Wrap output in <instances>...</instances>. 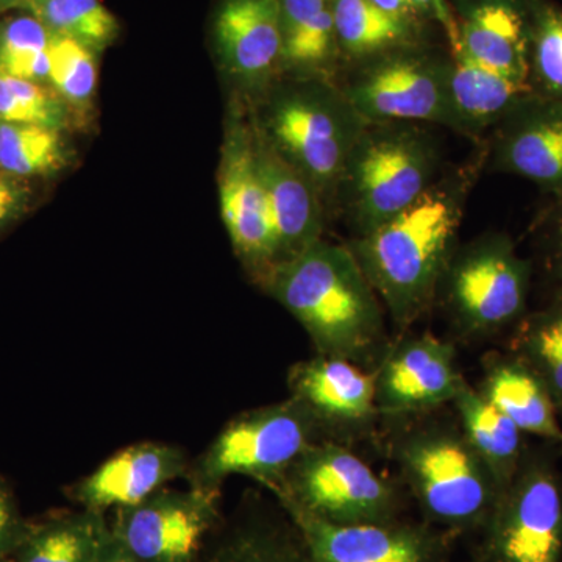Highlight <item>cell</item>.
<instances>
[{"instance_id": "obj_21", "label": "cell", "mask_w": 562, "mask_h": 562, "mask_svg": "<svg viewBox=\"0 0 562 562\" xmlns=\"http://www.w3.org/2000/svg\"><path fill=\"white\" fill-rule=\"evenodd\" d=\"M530 91L527 85L517 83L457 52L452 54L447 85V128L475 144L482 143Z\"/></svg>"}, {"instance_id": "obj_27", "label": "cell", "mask_w": 562, "mask_h": 562, "mask_svg": "<svg viewBox=\"0 0 562 562\" xmlns=\"http://www.w3.org/2000/svg\"><path fill=\"white\" fill-rule=\"evenodd\" d=\"M512 353L546 384L562 424V286L553 288L549 302L516 325Z\"/></svg>"}, {"instance_id": "obj_11", "label": "cell", "mask_w": 562, "mask_h": 562, "mask_svg": "<svg viewBox=\"0 0 562 562\" xmlns=\"http://www.w3.org/2000/svg\"><path fill=\"white\" fill-rule=\"evenodd\" d=\"M217 491L161 490L117 509L114 538L138 562H194L217 517Z\"/></svg>"}, {"instance_id": "obj_8", "label": "cell", "mask_w": 562, "mask_h": 562, "mask_svg": "<svg viewBox=\"0 0 562 562\" xmlns=\"http://www.w3.org/2000/svg\"><path fill=\"white\" fill-rule=\"evenodd\" d=\"M554 452L549 443L527 447L482 528L479 562H562V480Z\"/></svg>"}, {"instance_id": "obj_35", "label": "cell", "mask_w": 562, "mask_h": 562, "mask_svg": "<svg viewBox=\"0 0 562 562\" xmlns=\"http://www.w3.org/2000/svg\"><path fill=\"white\" fill-rule=\"evenodd\" d=\"M31 525L22 519L9 487L0 483V560L14 557L31 530Z\"/></svg>"}, {"instance_id": "obj_17", "label": "cell", "mask_w": 562, "mask_h": 562, "mask_svg": "<svg viewBox=\"0 0 562 562\" xmlns=\"http://www.w3.org/2000/svg\"><path fill=\"white\" fill-rule=\"evenodd\" d=\"M251 127L255 160L260 172L277 239L279 265L322 239L327 209L319 192ZM277 265V266H279Z\"/></svg>"}, {"instance_id": "obj_14", "label": "cell", "mask_w": 562, "mask_h": 562, "mask_svg": "<svg viewBox=\"0 0 562 562\" xmlns=\"http://www.w3.org/2000/svg\"><path fill=\"white\" fill-rule=\"evenodd\" d=\"M486 171L531 181L562 194V102L527 92L484 139Z\"/></svg>"}, {"instance_id": "obj_19", "label": "cell", "mask_w": 562, "mask_h": 562, "mask_svg": "<svg viewBox=\"0 0 562 562\" xmlns=\"http://www.w3.org/2000/svg\"><path fill=\"white\" fill-rule=\"evenodd\" d=\"M225 68L255 90H266L280 68V0H227L216 22Z\"/></svg>"}, {"instance_id": "obj_7", "label": "cell", "mask_w": 562, "mask_h": 562, "mask_svg": "<svg viewBox=\"0 0 562 562\" xmlns=\"http://www.w3.org/2000/svg\"><path fill=\"white\" fill-rule=\"evenodd\" d=\"M452 55L417 41L344 65L336 85L366 122H416L447 127V85Z\"/></svg>"}, {"instance_id": "obj_5", "label": "cell", "mask_w": 562, "mask_h": 562, "mask_svg": "<svg viewBox=\"0 0 562 562\" xmlns=\"http://www.w3.org/2000/svg\"><path fill=\"white\" fill-rule=\"evenodd\" d=\"M395 457L432 527L482 531L502 491L461 428L441 422L413 428L397 439Z\"/></svg>"}, {"instance_id": "obj_25", "label": "cell", "mask_w": 562, "mask_h": 562, "mask_svg": "<svg viewBox=\"0 0 562 562\" xmlns=\"http://www.w3.org/2000/svg\"><path fill=\"white\" fill-rule=\"evenodd\" d=\"M111 527L103 513L83 509L31 525L14 562H94Z\"/></svg>"}, {"instance_id": "obj_10", "label": "cell", "mask_w": 562, "mask_h": 562, "mask_svg": "<svg viewBox=\"0 0 562 562\" xmlns=\"http://www.w3.org/2000/svg\"><path fill=\"white\" fill-rule=\"evenodd\" d=\"M319 422L295 398L244 413L220 432L203 454L198 486L217 491L232 475L273 486L313 446Z\"/></svg>"}, {"instance_id": "obj_20", "label": "cell", "mask_w": 562, "mask_h": 562, "mask_svg": "<svg viewBox=\"0 0 562 562\" xmlns=\"http://www.w3.org/2000/svg\"><path fill=\"white\" fill-rule=\"evenodd\" d=\"M458 27V52L528 87V0H471L462 7Z\"/></svg>"}, {"instance_id": "obj_1", "label": "cell", "mask_w": 562, "mask_h": 562, "mask_svg": "<svg viewBox=\"0 0 562 562\" xmlns=\"http://www.w3.org/2000/svg\"><path fill=\"white\" fill-rule=\"evenodd\" d=\"M486 143L460 165L446 166L439 179L397 216L349 247L397 327L406 328L435 303L453 251L465 205L486 171Z\"/></svg>"}, {"instance_id": "obj_33", "label": "cell", "mask_w": 562, "mask_h": 562, "mask_svg": "<svg viewBox=\"0 0 562 562\" xmlns=\"http://www.w3.org/2000/svg\"><path fill=\"white\" fill-rule=\"evenodd\" d=\"M306 553V552H305ZM214 562H310L295 543L262 528H250L233 536Z\"/></svg>"}, {"instance_id": "obj_26", "label": "cell", "mask_w": 562, "mask_h": 562, "mask_svg": "<svg viewBox=\"0 0 562 562\" xmlns=\"http://www.w3.org/2000/svg\"><path fill=\"white\" fill-rule=\"evenodd\" d=\"M331 10L344 65L417 41V25L384 13L371 0H331Z\"/></svg>"}, {"instance_id": "obj_40", "label": "cell", "mask_w": 562, "mask_h": 562, "mask_svg": "<svg viewBox=\"0 0 562 562\" xmlns=\"http://www.w3.org/2000/svg\"><path fill=\"white\" fill-rule=\"evenodd\" d=\"M3 562H14L13 557H11L10 560L3 561Z\"/></svg>"}, {"instance_id": "obj_39", "label": "cell", "mask_w": 562, "mask_h": 562, "mask_svg": "<svg viewBox=\"0 0 562 562\" xmlns=\"http://www.w3.org/2000/svg\"><path fill=\"white\" fill-rule=\"evenodd\" d=\"M18 199H20V195L14 190L13 184L5 179H0V227L13 216V211L18 206Z\"/></svg>"}, {"instance_id": "obj_31", "label": "cell", "mask_w": 562, "mask_h": 562, "mask_svg": "<svg viewBox=\"0 0 562 562\" xmlns=\"http://www.w3.org/2000/svg\"><path fill=\"white\" fill-rule=\"evenodd\" d=\"M54 33L35 16H20L0 27V72L32 81L49 79Z\"/></svg>"}, {"instance_id": "obj_16", "label": "cell", "mask_w": 562, "mask_h": 562, "mask_svg": "<svg viewBox=\"0 0 562 562\" xmlns=\"http://www.w3.org/2000/svg\"><path fill=\"white\" fill-rule=\"evenodd\" d=\"M292 398L302 403L319 425L361 431L380 416L375 376L355 362L317 355L290 372Z\"/></svg>"}, {"instance_id": "obj_3", "label": "cell", "mask_w": 562, "mask_h": 562, "mask_svg": "<svg viewBox=\"0 0 562 562\" xmlns=\"http://www.w3.org/2000/svg\"><path fill=\"white\" fill-rule=\"evenodd\" d=\"M438 139L416 122H368L336 190L335 210L353 238L397 216L441 176Z\"/></svg>"}, {"instance_id": "obj_23", "label": "cell", "mask_w": 562, "mask_h": 562, "mask_svg": "<svg viewBox=\"0 0 562 562\" xmlns=\"http://www.w3.org/2000/svg\"><path fill=\"white\" fill-rule=\"evenodd\" d=\"M280 68L336 83L344 66L331 0H280Z\"/></svg>"}, {"instance_id": "obj_37", "label": "cell", "mask_w": 562, "mask_h": 562, "mask_svg": "<svg viewBox=\"0 0 562 562\" xmlns=\"http://www.w3.org/2000/svg\"><path fill=\"white\" fill-rule=\"evenodd\" d=\"M371 2L383 10L384 13L391 14V16L403 22H408V24L417 25L419 18L414 13L408 0H371Z\"/></svg>"}, {"instance_id": "obj_18", "label": "cell", "mask_w": 562, "mask_h": 562, "mask_svg": "<svg viewBox=\"0 0 562 562\" xmlns=\"http://www.w3.org/2000/svg\"><path fill=\"white\" fill-rule=\"evenodd\" d=\"M184 465L183 453L176 447L136 443L103 462L76 487L74 495L91 512L131 508L180 476Z\"/></svg>"}, {"instance_id": "obj_29", "label": "cell", "mask_w": 562, "mask_h": 562, "mask_svg": "<svg viewBox=\"0 0 562 562\" xmlns=\"http://www.w3.org/2000/svg\"><path fill=\"white\" fill-rule=\"evenodd\" d=\"M16 5L32 11L54 35L91 50L103 49L116 36V20L101 0H16Z\"/></svg>"}, {"instance_id": "obj_30", "label": "cell", "mask_w": 562, "mask_h": 562, "mask_svg": "<svg viewBox=\"0 0 562 562\" xmlns=\"http://www.w3.org/2000/svg\"><path fill=\"white\" fill-rule=\"evenodd\" d=\"M63 161L57 131L0 121V169L29 177L54 171Z\"/></svg>"}, {"instance_id": "obj_4", "label": "cell", "mask_w": 562, "mask_h": 562, "mask_svg": "<svg viewBox=\"0 0 562 562\" xmlns=\"http://www.w3.org/2000/svg\"><path fill=\"white\" fill-rule=\"evenodd\" d=\"M251 125L335 209L347 157L368 125L338 85L299 79L272 90Z\"/></svg>"}, {"instance_id": "obj_24", "label": "cell", "mask_w": 562, "mask_h": 562, "mask_svg": "<svg viewBox=\"0 0 562 562\" xmlns=\"http://www.w3.org/2000/svg\"><path fill=\"white\" fill-rule=\"evenodd\" d=\"M453 405L462 435L490 469L501 491H505L519 471L528 447L524 432L468 382L462 384Z\"/></svg>"}, {"instance_id": "obj_28", "label": "cell", "mask_w": 562, "mask_h": 562, "mask_svg": "<svg viewBox=\"0 0 562 562\" xmlns=\"http://www.w3.org/2000/svg\"><path fill=\"white\" fill-rule=\"evenodd\" d=\"M528 87L535 94L562 102V7L552 0H528Z\"/></svg>"}, {"instance_id": "obj_9", "label": "cell", "mask_w": 562, "mask_h": 562, "mask_svg": "<svg viewBox=\"0 0 562 562\" xmlns=\"http://www.w3.org/2000/svg\"><path fill=\"white\" fill-rule=\"evenodd\" d=\"M272 490L280 501L333 524L397 520L398 495L387 480L346 447L313 443Z\"/></svg>"}, {"instance_id": "obj_6", "label": "cell", "mask_w": 562, "mask_h": 562, "mask_svg": "<svg viewBox=\"0 0 562 562\" xmlns=\"http://www.w3.org/2000/svg\"><path fill=\"white\" fill-rule=\"evenodd\" d=\"M532 262L520 257L506 233H484L458 244L436 291L462 335L487 338L527 314Z\"/></svg>"}, {"instance_id": "obj_32", "label": "cell", "mask_w": 562, "mask_h": 562, "mask_svg": "<svg viewBox=\"0 0 562 562\" xmlns=\"http://www.w3.org/2000/svg\"><path fill=\"white\" fill-rule=\"evenodd\" d=\"M49 80L63 99L72 105H87L98 83L92 50L79 41L52 36Z\"/></svg>"}, {"instance_id": "obj_15", "label": "cell", "mask_w": 562, "mask_h": 562, "mask_svg": "<svg viewBox=\"0 0 562 562\" xmlns=\"http://www.w3.org/2000/svg\"><path fill=\"white\" fill-rule=\"evenodd\" d=\"M301 531L310 562H443L441 532L402 524L328 522L281 501Z\"/></svg>"}, {"instance_id": "obj_41", "label": "cell", "mask_w": 562, "mask_h": 562, "mask_svg": "<svg viewBox=\"0 0 562 562\" xmlns=\"http://www.w3.org/2000/svg\"><path fill=\"white\" fill-rule=\"evenodd\" d=\"M9 560H10V558H9ZM3 561H7V560H0V562H3Z\"/></svg>"}, {"instance_id": "obj_38", "label": "cell", "mask_w": 562, "mask_h": 562, "mask_svg": "<svg viewBox=\"0 0 562 562\" xmlns=\"http://www.w3.org/2000/svg\"><path fill=\"white\" fill-rule=\"evenodd\" d=\"M94 562H138L131 553L127 552L124 546L116 538L113 532H110L109 539L99 552L98 558Z\"/></svg>"}, {"instance_id": "obj_12", "label": "cell", "mask_w": 562, "mask_h": 562, "mask_svg": "<svg viewBox=\"0 0 562 562\" xmlns=\"http://www.w3.org/2000/svg\"><path fill=\"white\" fill-rule=\"evenodd\" d=\"M236 124L222 155V221L236 254L262 284L279 265L277 239L268 194L255 160L251 127Z\"/></svg>"}, {"instance_id": "obj_13", "label": "cell", "mask_w": 562, "mask_h": 562, "mask_svg": "<svg viewBox=\"0 0 562 562\" xmlns=\"http://www.w3.org/2000/svg\"><path fill=\"white\" fill-rule=\"evenodd\" d=\"M373 376L376 409L387 417L414 416L453 403L465 382L452 344L431 333L386 349Z\"/></svg>"}, {"instance_id": "obj_36", "label": "cell", "mask_w": 562, "mask_h": 562, "mask_svg": "<svg viewBox=\"0 0 562 562\" xmlns=\"http://www.w3.org/2000/svg\"><path fill=\"white\" fill-rule=\"evenodd\" d=\"M408 3L417 18H428L441 25L450 41L452 54L460 50V27H458L457 16L447 5L446 0H408Z\"/></svg>"}, {"instance_id": "obj_2", "label": "cell", "mask_w": 562, "mask_h": 562, "mask_svg": "<svg viewBox=\"0 0 562 562\" xmlns=\"http://www.w3.org/2000/svg\"><path fill=\"white\" fill-rule=\"evenodd\" d=\"M262 286L301 322L317 355L361 362L383 349L382 302L349 247L322 238L277 266Z\"/></svg>"}, {"instance_id": "obj_22", "label": "cell", "mask_w": 562, "mask_h": 562, "mask_svg": "<svg viewBox=\"0 0 562 562\" xmlns=\"http://www.w3.org/2000/svg\"><path fill=\"white\" fill-rule=\"evenodd\" d=\"M479 391L509 417L524 435L536 436L562 453V424L542 380L516 355H492L484 361Z\"/></svg>"}, {"instance_id": "obj_34", "label": "cell", "mask_w": 562, "mask_h": 562, "mask_svg": "<svg viewBox=\"0 0 562 562\" xmlns=\"http://www.w3.org/2000/svg\"><path fill=\"white\" fill-rule=\"evenodd\" d=\"M532 232L543 276L553 288L562 286V194L539 214Z\"/></svg>"}]
</instances>
